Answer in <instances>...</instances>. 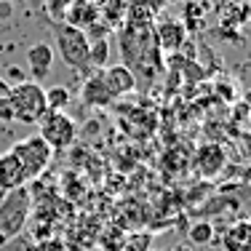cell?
<instances>
[{
    "instance_id": "cell-22",
    "label": "cell",
    "mask_w": 251,
    "mask_h": 251,
    "mask_svg": "<svg viewBox=\"0 0 251 251\" xmlns=\"http://www.w3.org/2000/svg\"><path fill=\"white\" fill-rule=\"evenodd\" d=\"M8 91H11V86L3 80V77H0V97H8Z\"/></svg>"
},
{
    "instance_id": "cell-9",
    "label": "cell",
    "mask_w": 251,
    "mask_h": 251,
    "mask_svg": "<svg viewBox=\"0 0 251 251\" xmlns=\"http://www.w3.org/2000/svg\"><path fill=\"white\" fill-rule=\"evenodd\" d=\"M99 22V11H97V0H70L67 14H64V25L86 32L88 27H94Z\"/></svg>"
},
{
    "instance_id": "cell-25",
    "label": "cell",
    "mask_w": 251,
    "mask_h": 251,
    "mask_svg": "<svg viewBox=\"0 0 251 251\" xmlns=\"http://www.w3.org/2000/svg\"><path fill=\"white\" fill-rule=\"evenodd\" d=\"M246 107H249V110H251V91L246 94Z\"/></svg>"
},
{
    "instance_id": "cell-26",
    "label": "cell",
    "mask_w": 251,
    "mask_h": 251,
    "mask_svg": "<svg viewBox=\"0 0 251 251\" xmlns=\"http://www.w3.org/2000/svg\"><path fill=\"white\" fill-rule=\"evenodd\" d=\"M8 3H11V5H14V3H19V0H8Z\"/></svg>"
},
{
    "instance_id": "cell-10",
    "label": "cell",
    "mask_w": 251,
    "mask_h": 251,
    "mask_svg": "<svg viewBox=\"0 0 251 251\" xmlns=\"http://www.w3.org/2000/svg\"><path fill=\"white\" fill-rule=\"evenodd\" d=\"M80 101L86 107H91V110H101V107H110L112 101V94L104 88V83H101V75L99 73H91L83 80V88H80Z\"/></svg>"
},
{
    "instance_id": "cell-20",
    "label": "cell",
    "mask_w": 251,
    "mask_h": 251,
    "mask_svg": "<svg viewBox=\"0 0 251 251\" xmlns=\"http://www.w3.org/2000/svg\"><path fill=\"white\" fill-rule=\"evenodd\" d=\"M0 121H3V123H11V121H14V110H11L8 97H0Z\"/></svg>"
},
{
    "instance_id": "cell-8",
    "label": "cell",
    "mask_w": 251,
    "mask_h": 251,
    "mask_svg": "<svg viewBox=\"0 0 251 251\" xmlns=\"http://www.w3.org/2000/svg\"><path fill=\"white\" fill-rule=\"evenodd\" d=\"M99 75H101L104 88L112 94V99L136 91V77H134V73H131L126 64H110V67H104Z\"/></svg>"
},
{
    "instance_id": "cell-19",
    "label": "cell",
    "mask_w": 251,
    "mask_h": 251,
    "mask_svg": "<svg viewBox=\"0 0 251 251\" xmlns=\"http://www.w3.org/2000/svg\"><path fill=\"white\" fill-rule=\"evenodd\" d=\"M70 0H46V8L56 16V22H64V14H67Z\"/></svg>"
},
{
    "instance_id": "cell-23",
    "label": "cell",
    "mask_w": 251,
    "mask_h": 251,
    "mask_svg": "<svg viewBox=\"0 0 251 251\" xmlns=\"http://www.w3.org/2000/svg\"><path fill=\"white\" fill-rule=\"evenodd\" d=\"M171 251H193V249H190V246H184V243H179V246H174Z\"/></svg>"
},
{
    "instance_id": "cell-21",
    "label": "cell",
    "mask_w": 251,
    "mask_h": 251,
    "mask_svg": "<svg viewBox=\"0 0 251 251\" xmlns=\"http://www.w3.org/2000/svg\"><path fill=\"white\" fill-rule=\"evenodd\" d=\"M14 16V5L8 0H0V22H8Z\"/></svg>"
},
{
    "instance_id": "cell-18",
    "label": "cell",
    "mask_w": 251,
    "mask_h": 251,
    "mask_svg": "<svg viewBox=\"0 0 251 251\" xmlns=\"http://www.w3.org/2000/svg\"><path fill=\"white\" fill-rule=\"evenodd\" d=\"M187 238H190L193 246H206V243L214 241V225L206 222V219H201V222H195L187 230Z\"/></svg>"
},
{
    "instance_id": "cell-5",
    "label": "cell",
    "mask_w": 251,
    "mask_h": 251,
    "mask_svg": "<svg viewBox=\"0 0 251 251\" xmlns=\"http://www.w3.org/2000/svg\"><path fill=\"white\" fill-rule=\"evenodd\" d=\"M38 123H40L38 136L51 147V152H62V150H67V147L75 145L77 123L67 115V112H46Z\"/></svg>"
},
{
    "instance_id": "cell-1",
    "label": "cell",
    "mask_w": 251,
    "mask_h": 251,
    "mask_svg": "<svg viewBox=\"0 0 251 251\" xmlns=\"http://www.w3.org/2000/svg\"><path fill=\"white\" fill-rule=\"evenodd\" d=\"M121 51H123V62L126 67L134 73L136 86L139 80L152 83V77L158 75L160 70V49L158 40H155L152 27H139V25H128L123 22V32H121Z\"/></svg>"
},
{
    "instance_id": "cell-13",
    "label": "cell",
    "mask_w": 251,
    "mask_h": 251,
    "mask_svg": "<svg viewBox=\"0 0 251 251\" xmlns=\"http://www.w3.org/2000/svg\"><path fill=\"white\" fill-rule=\"evenodd\" d=\"M51 64H53V49L49 43H32L27 49V67L35 77V83L51 73Z\"/></svg>"
},
{
    "instance_id": "cell-15",
    "label": "cell",
    "mask_w": 251,
    "mask_h": 251,
    "mask_svg": "<svg viewBox=\"0 0 251 251\" xmlns=\"http://www.w3.org/2000/svg\"><path fill=\"white\" fill-rule=\"evenodd\" d=\"M97 11H99V19L104 22L110 29L123 27L126 22V11H128V3L126 0H97Z\"/></svg>"
},
{
    "instance_id": "cell-14",
    "label": "cell",
    "mask_w": 251,
    "mask_h": 251,
    "mask_svg": "<svg viewBox=\"0 0 251 251\" xmlns=\"http://www.w3.org/2000/svg\"><path fill=\"white\" fill-rule=\"evenodd\" d=\"M225 251H251V219H238L222 238Z\"/></svg>"
},
{
    "instance_id": "cell-4",
    "label": "cell",
    "mask_w": 251,
    "mask_h": 251,
    "mask_svg": "<svg viewBox=\"0 0 251 251\" xmlns=\"http://www.w3.org/2000/svg\"><path fill=\"white\" fill-rule=\"evenodd\" d=\"M53 40H56L59 56L64 59V64H67L70 70H75V73H88V70H91V64H88V38H86V32L64 25V22H56V25H53Z\"/></svg>"
},
{
    "instance_id": "cell-11",
    "label": "cell",
    "mask_w": 251,
    "mask_h": 251,
    "mask_svg": "<svg viewBox=\"0 0 251 251\" xmlns=\"http://www.w3.org/2000/svg\"><path fill=\"white\" fill-rule=\"evenodd\" d=\"M227 166V155L219 145H203L195 152V169L201 176H217L222 174V169Z\"/></svg>"
},
{
    "instance_id": "cell-16",
    "label": "cell",
    "mask_w": 251,
    "mask_h": 251,
    "mask_svg": "<svg viewBox=\"0 0 251 251\" xmlns=\"http://www.w3.org/2000/svg\"><path fill=\"white\" fill-rule=\"evenodd\" d=\"M107 59H110V38L88 40V64L94 73H101L107 67Z\"/></svg>"
},
{
    "instance_id": "cell-17",
    "label": "cell",
    "mask_w": 251,
    "mask_h": 251,
    "mask_svg": "<svg viewBox=\"0 0 251 251\" xmlns=\"http://www.w3.org/2000/svg\"><path fill=\"white\" fill-rule=\"evenodd\" d=\"M43 91H46V110L64 112V107L70 104V88L67 86H51V88H43Z\"/></svg>"
},
{
    "instance_id": "cell-24",
    "label": "cell",
    "mask_w": 251,
    "mask_h": 251,
    "mask_svg": "<svg viewBox=\"0 0 251 251\" xmlns=\"http://www.w3.org/2000/svg\"><path fill=\"white\" fill-rule=\"evenodd\" d=\"M166 5H176V3H184V0H163Z\"/></svg>"
},
{
    "instance_id": "cell-2",
    "label": "cell",
    "mask_w": 251,
    "mask_h": 251,
    "mask_svg": "<svg viewBox=\"0 0 251 251\" xmlns=\"http://www.w3.org/2000/svg\"><path fill=\"white\" fill-rule=\"evenodd\" d=\"M29 211H32V193L27 184L3 195L0 201V249L19 238V232L27 227Z\"/></svg>"
},
{
    "instance_id": "cell-7",
    "label": "cell",
    "mask_w": 251,
    "mask_h": 251,
    "mask_svg": "<svg viewBox=\"0 0 251 251\" xmlns=\"http://www.w3.org/2000/svg\"><path fill=\"white\" fill-rule=\"evenodd\" d=\"M152 32L160 51H179L184 46V40H187V27L179 19H160L158 16L152 25Z\"/></svg>"
},
{
    "instance_id": "cell-12",
    "label": "cell",
    "mask_w": 251,
    "mask_h": 251,
    "mask_svg": "<svg viewBox=\"0 0 251 251\" xmlns=\"http://www.w3.org/2000/svg\"><path fill=\"white\" fill-rule=\"evenodd\" d=\"M25 182V171H22V163L16 160V155L11 150L0 152V193H11V190L22 187Z\"/></svg>"
},
{
    "instance_id": "cell-6",
    "label": "cell",
    "mask_w": 251,
    "mask_h": 251,
    "mask_svg": "<svg viewBox=\"0 0 251 251\" xmlns=\"http://www.w3.org/2000/svg\"><path fill=\"white\" fill-rule=\"evenodd\" d=\"M11 152H14L16 160L22 163L25 182H29V179H38L46 169H49V163H51V158H53L51 147L46 145L40 136H27V139L16 142V145L11 147Z\"/></svg>"
},
{
    "instance_id": "cell-3",
    "label": "cell",
    "mask_w": 251,
    "mask_h": 251,
    "mask_svg": "<svg viewBox=\"0 0 251 251\" xmlns=\"http://www.w3.org/2000/svg\"><path fill=\"white\" fill-rule=\"evenodd\" d=\"M8 101H11V110H14V121L27 126L38 123L49 112L46 110V91L35 80H22L16 86H11Z\"/></svg>"
}]
</instances>
